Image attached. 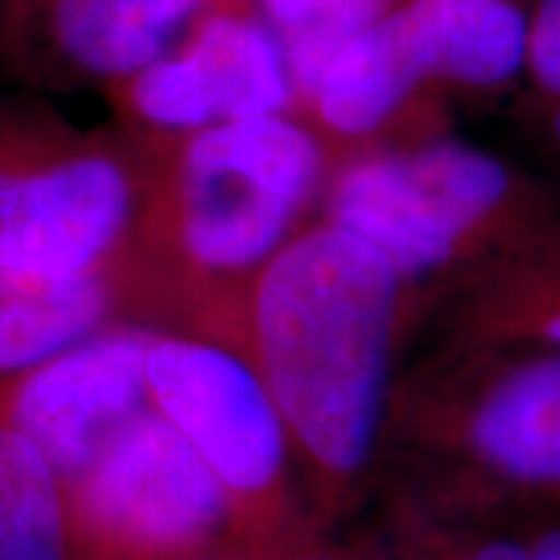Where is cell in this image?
<instances>
[{"instance_id":"1","label":"cell","mask_w":560,"mask_h":560,"mask_svg":"<svg viewBox=\"0 0 560 560\" xmlns=\"http://www.w3.org/2000/svg\"><path fill=\"white\" fill-rule=\"evenodd\" d=\"M415 315L393 265L327 221L305 224L246 296L241 346L283 418L318 536L374 489Z\"/></svg>"},{"instance_id":"2","label":"cell","mask_w":560,"mask_h":560,"mask_svg":"<svg viewBox=\"0 0 560 560\" xmlns=\"http://www.w3.org/2000/svg\"><path fill=\"white\" fill-rule=\"evenodd\" d=\"M138 147L147 160L131 265L140 318L241 346L246 296L305 228L334 153L300 116L224 121Z\"/></svg>"},{"instance_id":"3","label":"cell","mask_w":560,"mask_h":560,"mask_svg":"<svg viewBox=\"0 0 560 560\" xmlns=\"http://www.w3.org/2000/svg\"><path fill=\"white\" fill-rule=\"evenodd\" d=\"M408 495L495 517L560 511V349H440L399 381L389 452Z\"/></svg>"},{"instance_id":"4","label":"cell","mask_w":560,"mask_h":560,"mask_svg":"<svg viewBox=\"0 0 560 560\" xmlns=\"http://www.w3.org/2000/svg\"><path fill=\"white\" fill-rule=\"evenodd\" d=\"M558 212L539 178L440 135L346 156L320 197V221L377 249L415 305L442 302Z\"/></svg>"},{"instance_id":"5","label":"cell","mask_w":560,"mask_h":560,"mask_svg":"<svg viewBox=\"0 0 560 560\" xmlns=\"http://www.w3.org/2000/svg\"><path fill=\"white\" fill-rule=\"evenodd\" d=\"M150 405L194 445L219 480L237 551L290 560L315 533L278 405L237 342L160 327L150 364Z\"/></svg>"},{"instance_id":"6","label":"cell","mask_w":560,"mask_h":560,"mask_svg":"<svg viewBox=\"0 0 560 560\" xmlns=\"http://www.w3.org/2000/svg\"><path fill=\"white\" fill-rule=\"evenodd\" d=\"M143 202L147 160L121 131L0 116L3 268L44 278L131 280Z\"/></svg>"},{"instance_id":"7","label":"cell","mask_w":560,"mask_h":560,"mask_svg":"<svg viewBox=\"0 0 560 560\" xmlns=\"http://www.w3.org/2000/svg\"><path fill=\"white\" fill-rule=\"evenodd\" d=\"M75 560L237 551L231 504L194 445L150 405L66 486Z\"/></svg>"},{"instance_id":"8","label":"cell","mask_w":560,"mask_h":560,"mask_svg":"<svg viewBox=\"0 0 560 560\" xmlns=\"http://www.w3.org/2000/svg\"><path fill=\"white\" fill-rule=\"evenodd\" d=\"M135 143H162L212 125L296 116V91L275 32L253 0L202 16L160 60L106 88Z\"/></svg>"},{"instance_id":"9","label":"cell","mask_w":560,"mask_h":560,"mask_svg":"<svg viewBox=\"0 0 560 560\" xmlns=\"http://www.w3.org/2000/svg\"><path fill=\"white\" fill-rule=\"evenodd\" d=\"M156 334V324L121 320L0 383V423L38 448L62 489L150 408L147 364Z\"/></svg>"},{"instance_id":"10","label":"cell","mask_w":560,"mask_h":560,"mask_svg":"<svg viewBox=\"0 0 560 560\" xmlns=\"http://www.w3.org/2000/svg\"><path fill=\"white\" fill-rule=\"evenodd\" d=\"M529 13L517 0H396L364 40L405 101L430 91H495L526 72Z\"/></svg>"},{"instance_id":"11","label":"cell","mask_w":560,"mask_h":560,"mask_svg":"<svg viewBox=\"0 0 560 560\" xmlns=\"http://www.w3.org/2000/svg\"><path fill=\"white\" fill-rule=\"evenodd\" d=\"M228 3L237 0H7V28L40 75L109 88Z\"/></svg>"},{"instance_id":"12","label":"cell","mask_w":560,"mask_h":560,"mask_svg":"<svg viewBox=\"0 0 560 560\" xmlns=\"http://www.w3.org/2000/svg\"><path fill=\"white\" fill-rule=\"evenodd\" d=\"M440 349H560V212L440 302Z\"/></svg>"},{"instance_id":"13","label":"cell","mask_w":560,"mask_h":560,"mask_svg":"<svg viewBox=\"0 0 560 560\" xmlns=\"http://www.w3.org/2000/svg\"><path fill=\"white\" fill-rule=\"evenodd\" d=\"M121 320H143L125 275L44 278L0 265V383Z\"/></svg>"},{"instance_id":"14","label":"cell","mask_w":560,"mask_h":560,"mask_svg":"<svg viewBox=\"0 0 560 560\" xmlns=\"http://www.w3.org/2000/svg\"><path fill=\"white\" fill-rule=\"evenodd\" d=\"M0 560H75L60 477L0 423Z\"/></svg>"},{"instance_id":"15","label":"cell","mask_w":560,"mask_h":560,"mask_svg":"<svg viewBox=\"0 0 560 560\" xmlns=\"http://www.w3.org/2000/svg\"><path fill=\"white\" fill-rule=\"evenodd\" d=\"M396 0H253L275 32L296 91V116L312 101L324 69Z\"/></svg>"},{"instance_id":"16","label":"cell","mask_w":560,"mask_h":560,"mask_svg":"<svg viewBox=\"0 0 560 560\" xmlns=\"http://www.w3.org/2000/svg\"><path fill=\"white\" fill-rule=\"evenodd\" d=\"M386 560H536L523 529L495 517L458 514L399 492L389 511Z\"/></svg>"},{"instance_id":"17","label":"cell","mask_w":560,"mask_h":560,"mask_svg":"<svg viewBox=\"0 0 560 560\" xmlns=\"http://www.w3.org/2000/svg\"><path fill=\"white\" fill-rule=\"evenodd\" d=\"M526 75L545 101L560 97V0H539L529 13Z\"/></svg>"},{"instance_id":"18","label":"cell","mask_w":560,"mask_h":560,"mask_svg":"<svg viewBox=\"0 0 560 560\" xmlns=\"http://www.w3.org/2000/svg\"><path fill=\"white\" fill-rule=\"evenodd\" d=\"M533 558L536 560H560V511L555 514H539V521L533 523L529 529H523Z\"/></svg>"},{"instance_id":"19","label":"cell","mask_w":560,"mask_h":560,"mask_svg":"<svg viewBox=\"0 0 560 560\" xmlns=\"http://www.w3.org/2000/svg\"><path fill=\"white\" fill-rule=\"evenodd\" d=\"M290 560H386L381 551H371V548H346V545H334V541L315 539L308 545H302L300 551Z\"/></svg>"},{"instance_id":"20","label":"cell","mask_w":560,"mask_h":560,"mask_svg":"<svg viewBox=\"0 0 560 560\" xmlns=\"http://www.w3.org/2000/svg\"><path fill=\"white\" fill-rule=\"evenodd\" d=\"M545 121H548V131L560 147V97L558 101H545Z\"/></svg>"},{"instance_id":"21","label":"cell","mask_w":560,"mask_h":560,"mask_svg":"<svg viewBox=\"0 0 560 560\" xmlns=\"http://www.w3.org/2000/svg\"><path fill=\"white\" fill-rule=\"evenodd\" d=\"M184 560H249L241 551H212V555H197V558H184Z\"/></svg>"}]
</instances>
